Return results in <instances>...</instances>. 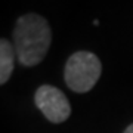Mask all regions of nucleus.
Here are the masks:
<instances>
[{"mask_svg": "<svg viewBox=\"0 0 133 133\" xmlns=\"http://www.w3.org/2000/svg\"><path fill=\"white\" fill-rule=\"evenodd\" d=\"M124 133H133V123L130 124V126H129V127L126 129V130H124Z\"/></svg>", "mask_w": 133, "mask_h": 133, "instance_id": "nucleus-5", "label": "nucleus"}, {"mask_svg": "<svg viewBox=\"0 0 133 133\" xmlns=\"http://www.w3.org/2000/svg\"><path fill=\"white\" fill-rule=\"evenodd\" d=\"M102 72V64L95 53L78 50L68 58L64 70L66 86L76 93H86L98 83Z\"/></svg>", "mask_w": 133, "mask_h": 133, "instance_id": "nucleus-2", "label": "nucleus"}, {"mask_svg": "<svg viewBox=\"0 0 133 133\" xmlns=\"http://www.w3.org/2000/svg\"><path fill=\"white\" fill-rule=\"evenodd\" d=\"M52 44V30L42 15L25 14L19 16L14 28V48L18 62L34 66L43 61Z\"/></svg>", "mask_w": 133, "mask_h": 133, "instance_id": "nucleus-1", "label": "nucleus"}, {"mask_svg": "<svg viewBox=\"0 0 133 133\" xmlns=\"http://www.w3.org/2000/svg\"><path fill=\"white\" fill-rule=\"evenodd\" d=\"M34 102H36V107L42 111L43 115L50 123H64L71 115V105L66 99L65 93L55 86H40L36 90Z\"/></svg>", "mask_w": 133, "mask_h": 133, "instance_id": "nucleus-3", "label": "nucleus"}, {"mask_svg": "<svg viewBox=\"0 0 133 133\" xmlns=\"http://www.w3.org/2000/svg\"><path fill=\"white\" fill-rule=\"evenodd\" d=\"M15 59H16V52H15L14 44L2 38L0 40V84H6V81L10 78L15 68Z\"/></svg>", "mask_w": 133, "mask_h": 133, "instance_id": "nucleus-4", "label": "nucleus"}]
</instances>
